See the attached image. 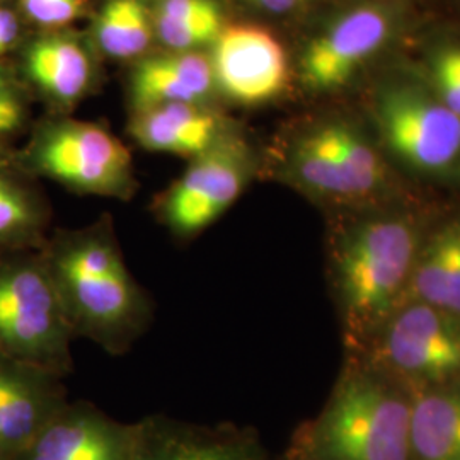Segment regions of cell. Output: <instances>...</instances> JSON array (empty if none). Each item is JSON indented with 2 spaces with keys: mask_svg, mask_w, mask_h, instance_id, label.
<instances>
[{
  "mask_svg": "<svg viewBox=\"0 0 460 460\" xmlns=\"http://www.w3.org/2000/svg\"><path fill=\"white\" fill-rule=\"evenodd\" d=\"M43 256L75 338L123 355L152 321V304L133 279L111 218L49 235Z\"/></svg>",
  "mask_w": 460,
  "mask_h": 460,
  "instance_id": "obj_1",
  "label": "cell"
},
{
  "mask_svg": "<svg viewBox=\"0 0 460 460\" xmlns=\"http://www.w3.org/2000/svg\"><path fill=\"white\" fill-rule=\"evenodd\" d=\"M74 340L43 249L0 254V355L64 378Z\"/></svg>",
  "mask_w": 460,
  "mask_h": 460,
  "instance_id": "obj_2",
  "label": "cell"
},
{
  "mask_svg": "<svg viewBox=\"0 0 460 460\" xmlns=\"http://www.w3.org/2000/svg\"><path fill=\"white\" fill-rule=\"evenodd\" d=\"M11 157L34 180L47 178L81 195L130 199L137 190L130 150L94 123L43 121Z\"/></svg>",
  "mask_w": 460,
  "mask_h": 460,
  "instance_id": "obj_3",
  "label": "cell"
},
{
  "mask_svg": "<svg viewBox=\"0 0 460 460\" xmlns=\"http://www.w3.org/2000/svg\"><path fill=\"white\" fill-rule=\"evenodd\" d=\"M411 404L368 378L345 380L314 423V460H410Z\"/></svg>",
  "mask_w": 460,
  "mask_h": 460,
  "instance_id": "obj_4",
  "label": "cell"
},
{
  "mask_svg": "<svg viewBox=\"0 0 460 460\" xmlns=\"http://www.w3.org/2000/svg\"><path fill=\"white\" fill-rule=\"evenodd\" d=\"M416 230L401 218H376L349 230L334 252V279L351 326L378 321L416 264Z\"/></svg>",
  "mask_w": 460,
  "mask_h": 460,
  "instance_id": "obj_5",
  "label": "cell"
},
{
  "mask_svg": "<svg viewBox=\"0 0 460 460\" xmlns=\"http://www.w3.org/2000/svg\"><path fill=\"white\" fill-rule=\"evenodd\" d=\"M258 167L256 154L235 128L208 148L154 205L155 218L180 241L208 229L244 193Z\"/></svg>",
  "mask_w": 460,
  "mask_h": 460,
  "instance_id": "obj_6",
  "label": "cell"
},
{
  "mask_svg": "<svg viewBox=\"0 0 460 460\" xmlns=\"http://www.w3.org/2000/svg\"><path fill=\"white\" fill-rule=\"evenodd\" d=\"M374 116L384 144L416 172L459 171L460 116L433 91L406 81L385 84L374 99Z\"/></svg>",
  "mask_w": 460,
  "mask_h": 460,
  "instance_id": "obj_7",
  "label": "cell"
},
{
  "mask_svg": "<svg viewBox=\"0 0 460 460\" xmlns=\"http://www.w3.org/2000/svg\"><path fill=\"white\" fill-rule=\"evenodd\" d=\"M397 22V9L385 0H368L351 7L304 49L302 81L315 91L348 83L391 41Z\"/></svg>",
  "mask_w": 460,
  "mask_h": 460,
  "instance_id": "obj_8",
  "label": "cell"
},
{
  "mask_svg": "<svg viewBox=\"0 0 460 460\" xmlns=\"http://www.w3.org/2000/svg\"><path fill=\"white\" fill-rule=\"evenodd\" d=\"M215 83L234 102L263 104L288 83V60L279 40L258 26H232L215 40Z\"/></svg>",
  "mask_w": 460,
  "mask_h": 460,
  "instance_id": "obj_9",
  "label": "cell"
},
{
  "mask_svg": "<svg viewBox=\"0 0 460 460\" xmlns=\"http://www.w3.org/2000/svg\"><path fill=\"white\" fill-rule=\"evenodd\" d=\"M146 423H119L89 404L57 412L36 437L22 460H138Z\"/></svg>",
  "mask_w": 460,
  "mask_h": 460,
  "instance_id": "obj_10",
  "label": "cell"
},
{
  "mask_svg": "<svg viewBox=\"0 0 460 460\" xmlns=\"http://www.w3.org/2000/svg\"><path fill=\"white\" fill-rule=\"evenodd\" d=\"M384 353L399 372L440 380L460 374V319L427 304L401 311L389 324Z\"/></svg>",
  "mask_w": 460,
  "mask_h": 460,
  "instance_id": "obj_11",
  "label": "cell"
},
{
  "mask_svg": "<svg viewBox=\"0 0 460 460\" xmlns=\"http://www.w3.org/2000/svg\"><path fill=\"white\" fill-rule=\"evenodd\" d=\"M66 404L62 377L0 355V460H22Z\"/></svg>",
  "mask_w": 460,
  "mask_h": 460,
  "instance_id": "obj_12",
  "label": "cell"
},
{
  "mask_svg": "<svg viewBox=\"0 0 460 460\" xmlns=\"http://www.w3.org/2000/svg\"><path fill=\"white\" fill-rule=\"evenodd\" d=\"M234 127L199 104H161L137 110L128 132L146 150L197 159L218 144Z\"/></svg>",
  "mask_w": 460,
  "mask_h": 460,
  "instance_id": "obj_13",
  "label": "cell"
},
{
  "mask_svg": "<svg viewBox=\"0 0 460 460\" xmlns=\"http://www.w3.org/2000/svg\"><path fill=\"white\" fill-rule=\"evenodd\" d=\"M19 49L17 72L51 102L68 106L87 91L93 64L83 45L72 36L47 31L22 41Z\"/></svg>",
  "mask_w": 460,
  "mask_h": 460,
  "instance_id": "obj_14",
  "label": "cell"
},
{
  "mask_svg": "<svg viewBox=\"0 0 460 460\" xmlns=\"http://www.w3.org/2000/svg\"><path fill=\"white\" fill-rule=\"evenodd\" d=\"M49 201L34 178L0 154V254L41 249L49 239Z\"/></svg>",
  "mask_w": 460,
  "mask_h": 460,
  "instance_id": "obj_15",
  "label": "cell"
},
{
  "mask_svg": "<svg viewBox=\"0 0 460 460\" xmlns=\"http://www.w3.org/2000/svg\"><path fill=\"white\" fill-rule=\"evenodd\" d=\"M214 83L212 60L195 51L148 58L133 72L135 111L174 102L198 104Z\"/></svg>",
  "mask_w": 460,
  "mask_h": 460,
  "instance_id": "obj_16",
  "label": "cell"
},
{
  "mask_svg": "<svg viewBox=\"0 0 460 460\" xmlns=\"http://www.w3.org/2000/svg\"><path fill=\"white\" fill-rule=\"evenodd\" d=\"M418 302L460 317V222L445 226L412 268Z\"/></svg>",
  "mask_w": 460,
  "mask_h": 460,
  "instance_id": "obj_17",
  "label": "cell"
},
{
  "mask_svg": "<svg viewBox=\"0 0 460 460\" xmlns=\"http://www.w3.org/2000/svg\"><path fill=\"white\" fill-rule=\"evenodd\" d=\"M138 460H254L237 438L207 428L147 421Z\"/></svg>",
  "mask_w": 460,
  "mask_h": 460,
  "instance_id": "obj_18",
  "label": "cell"
},
{
  "mask_svg": "<svg viewBox=\"0 0 460 460\" xmlns=\"http://www.w3.org/2000/svg\"><path fill=\"white\" fill-rule=\"evenodd\" d=\"M411 454L420 460H460V393H429L411 404Z\"/></svg>",
  "mask_w": 460,
  "mask_h": 460,
  "instance_id": "obj_19",
  "label": "cell"
},
{
  "mask_svg": "<svg viewBox=\"0 0 460 460\" xmlns=\"http://www.w3.org/2000/svg\"><path fill=\"white\" fill-rule=\"evenodd\" d=\"M96 40L113 58L144 53L152 40V24L142 0H108L96 21Z\"/></svg>",
  "mask_w": 460,
  "mask_h": 460,
  "instance_id": "obj_20",
  "label": "cell"
},
{
  "mask_svg": "<svg viewBox=\"0 0 460 460\" xmlns=\"http://www.w3.org/2000/svg\"><path fill=\"white\" fill-rule=\"evenodd\" d=\"M321 127L345 167L358 198L368 197L377 191L378 186L385 180V167L372 144L345 121H321Z\"/></svg>",
  "mask_w": 460,
  "mask_h": 460,
  "instance_id": "obj_21",
  "label": "cell"
},
{
  "mask_svg": "<svg viewBox=\"0 0 460 460\" xmlns=\"http://www.w3.org/2000/svg\"><path fill=\"white\" fill-rule=\"evenodd\" d=\"M30 121L26 87L16 66L0 60V154L9 152V144L24 132Z\"/></svg>",
  "mask_w": 460,
  "mask_h": 460,
  "instance_id": "obj_22",
  "label": "cell"
},
{
  "mask_svg": "<svg viewBox=\"0 0 460 460\" xmlns=\"http://www.w3.org/2000/svg\"><path fill=\"white\" fill-rule=\"evenodd\" d=\"M155 28L161 41L169 49L186 51L208 43H215L222 33V21H180L164 16H155Z\"/></svg>",
  "mask_w": 460,
  "mask_h": 460,
  "instance_id": "obj_23",
  "label": "cell"
},
{
  "mask_svg": "<svg viewBox=\"0 0 460 460\" xmlns=\"http://www.w3.org/2000/svg\"><path fill=\"white\" fill-rule=\"evenodd\" d=\"M85 0H14L26 24L53 31L70 24L84 13Z\"/></svg>",
  "mask_w": 460,
  "mask_h": 460,
  "instance_id": "obj_24",
  "label": "cell"
},
{
  "mask_svg": "<svg viewBox=\"0 0 460 460\" xmlns=\"http://www.w3.org/2000/svg\"><path fill=\"white\" fill-rule=\"evenodd\" d=\"M433 93L460 116V47L438 49L431 60Z\"/></svg>",
  "mask_w": 460,
  "mask_h": 460,
  "instance_id": "obj_25",
  "label": "cell"
},
{
  "mask_svg": "<svg viewBox=\"0 0 460 460\" xmlns=\"http://www.w3.org/2000/svg\"><path fill=\"white\" fill-rule=\"evenodd\" d=\"M155 16L180 19V21H222L220 9L215 0H161Z\"/></svg>",
  "mask_w": 460,
  "mask_h": 460,
  "instance_id": "obj_26",
  "label": "cell"
},
{
  "mask_svg": "<svg viewBox=\"0 0 460 460\" xmlns=\"http://www.w3.org/2000/svg\"><path fill=\"white\" fill-rule=\"evenodd\" d=\"M26 40V22L14 5L0 4V60L16 51Z\"/></svg>",
  "mask_w": 460,
  "mask_h": 460,
  "instance_id": "obj_27",
  "label": "cell"
},
{
  "mask_svg": "<svg viewBox=\"0 0 460 460\" xmlns=\"http://www.w3.org/2000/svg\"><path fill=\"white\" fill-rule=\"evenodd\" d=\"M252 4H256L258 7H261L268 13H275V14H283L288 13L292 9H296L300 4V0H251Z\"/></svg>",
  "mask_w": 460,
  "mask_h": 460,
  "instance_id": "obj_28",
  "label": "cell"
},
{
  "mask_svg": "<svg viewBox=\"0 0 460 460\" xmlns=\"http://www.w3.org/2000/svg\"><path fill=\"white\" fill-rule=\"evenodd\" d=\"M4 2H7V0H0V4H4Z\"/></svg>",
  "mask_w": 460,
  "mask_h": 460,
  "instance_id": "obj_29",
  "label": "cell"
},
{
  "mask_svg": "<svg viewBox=\"0 0 460 460\" xmlns=\"http://www.w3.org/2000/svg\"><path fill=\"white\" fill-rule=\"evenodd\" d=\"M300 2H302V0H300Z\"/></svg>",
  "mask_w": 460,
  "mask_h": 460,
  "instance_id": "obj_30",
  "label": "cell"
}]
</instances>
